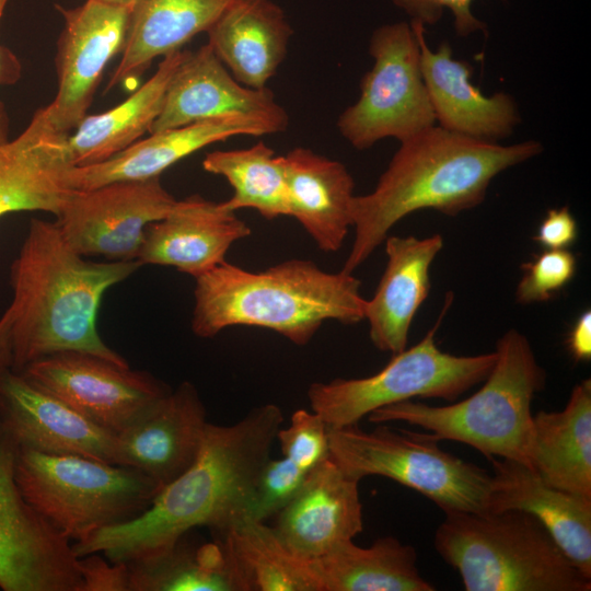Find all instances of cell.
Returning <instances> with one entry per match:
<instances>
[{
  "label": "cell",
  "mask_w": 591,
  "mask_h": 591,
  "mask_svg": "<svg viewBox=\"0 0 591 591\" xmlns=\"http://www.w3.org/2000/svg\"><path fill=\"white\" fill-rule=\"evenodd\" d=\"M523 273L515 290L520 304L546 302L557 296L575 277L576 255L564 250H546L521 265Z\"/></svg>",
  "instance_id": "obj_35"
},
{
  "label": "cell",
  "mask_w": 591,
  "mask_h": 591,
  "mask_svg": "<svg viewBox=\"0 0 591 591\" xmlns=\"http://www.w3.org/2000/svg\"><path fill=\"white\" fill-rule=\"evenodd\" d=\"M140 266L139 260H86L56 222L32 219L10 269L13 300L0 320L9 368L21 373L37 360L66 351L127 367L102 340L96 320L104 293Z\"/></svg>",
  "instance_id": "obj_2"
},
{
  "label": "cell",
  "mask_w": 591,
  "mask_h": 591,
  "mask_svg": "<svg viewBox=\"0 0 591 591\" xmlns=\"http://www.w3.org/2000/svg\"><path fill=\"white\" fill-rule=\"evenodd\" d=\"M248 235L251 229L235 212L192 195L148 225L138 260L172 266L196 278L225 262L231 245Z\"/></svg>",
  "instance_id": "obj_21"
},
{
  "label": "cell",
  "mask_w": 591,
  "mask_h": 591,
  "mask_svg": "<svg viewBox=\"0 0 591 591\" xmlns=\"http://www.w3.org/2000/svg\"><path fill=\"white\" fill-rule=\"evenodd\" d=\"M420 46V67L437 126L486 142L510 137L521 121L517 101L506 92L486 96L471 81L472 66L454 59L448 42L431 50L425 26L410 21Z\"/></svg>",
  "instance_id": "obj_17"
},
{
  "label": "cell",
  "mask_w": 591,
  "mask_h": 591,
  "mask_svg": "<svg viewBox=\"0 0 591 591\" xmlns=\"http://www.w3.org/2000/svg\"><path fill=\"white\" fill-rule=\"evenodd\" d=\"M531 465L556 488L591 498V381L576 384L564 409L533 416Z\"/></svg>",
  "instance_id": "obj_28"
},
{
  "label": "cell",
  "mask_w": 591,
  "mask_h": 591,
  "mask_svg": "<svg viewBox=\"0 0 591 591\" xmlns=\"http://www.w3.org/2000/svg\"><path fill=\"white\" fill-rule=\"evenodd\" d=\"M231 114L262 117L283 131L289 125L287 111L268 86L253 89L237 82L206 44L196 51L186 50L150 134Z\"/></svg>",
  "instance_id": "obj_16"
},
{
  "label": "cell",
  "mask_w": 591,
  "mask_h": 591,
  "mask_svg": "<svg viewBox=\"0 0 591 591\" xmlns=\"http://www.w3.org/2000/svg\"><path fill=\"white\" fill-rule=\"evenodd\" d=\"M56 55L58 88L44 112L56 130L70 135L86 116L109 60L123 50L131 8L96 0L65 9Z\"/></svg>",
  "instance_id": "obj_13"
},
{
  "label": "cell",
  "mask_w": 591,
  "mask_h": 591,
  "mask_svg": "<svg viewBox=\"0 0 591 591\" xmlns=\"http://www.w3.org/2000/svg\"><path fill=\"white\" fill-rule=\"evenodd\" d=\"M279 440L282 456L305 472L313 470L328 457V428L314 410L298 409L287 428H280Z\"/></svg>",
  "instance_id": "obj_36"
},
{
  "label": "cell",
  "mask_w": 591,
  "mask_h": 591,
  "mask_svg": "<svg viewBox=\"0 0 591 591\" xmlns=\"http://www.w3.org/2000/svg\"><path fill=\"white\" fill-rule=\"evenodd\" d=\"M384 243L387 263L367 300L364 318L374 347L394 355L406 348L414 316L429 294L430 266L443 239L438 233L424 239L391 235Z\"/></svg>",
  "instance_id": "obj_24"
},
{
  "label": "cell",
  "mask_w": 591,
  "mask_h": 591,
  "mask_svg": "<svg viewBox=\"0 0 591 591\" xmlns=\"http://www.w3.org/2000/svg\"><path fill=\"white\" fill-rule=\"evenodd\" d=\"M68 136L54 128L42 107L18 137L0 143V217L14 211L59 213L73 190L67 182L73 166Z\"/></svg>",
  "instance_id": "obj_20"
},
{
  "label": "cell",
  "mask_w": 591,
  "mask_h": 591,
  "mask_svg": "<svg viewBox=\"0 0 591 591\" xmlns=\"http://www.w3.org/2000/svg\"><path fill=\"white\" fill-rule=\"evenodd\" d=\"M20 445L0 424V588L25 591L53 556L57 531L25 500L15 479Z\"/></svg>",
  "instance_id": "obj_26"
},
{
  "label": "cell",
  "mask_w": 591,
  "mask_h": 591,
  "mask_svg": "<svg viewBox=\"0 0 591 591\" xmlns=\"http://www.w3.org/2000/svg\"><path fill=\"white\" fill-rule=\"evenodd\" d=\"M221 535L248 591H321L311 559L291 551L274 526L242 523Z\"/></svg>",
  "instance_id": "obj_33"
},
{
  "label": "cell",
  "mask_w": 591,
  "mask_h": 591,
  "mask_svg": "<svg viewBox=\"0 0 591 591\" xmlns=\"http://www.w3.org/2000/svg\"><path fill=\"white\" fill-rule=\"evenodd\" d=\"M359 479L328 455L311 470L274 526L287 546L306 559L318 558L363 530Z\"/></svg>",
  "instance_id": "obj_19"
},
{
  "label": "cell",
  "mask_w": 591,
  "mask_h": 591,
  "mask_svg": "<svg viewBox=\"0 0 591 591\" xmlns=\"http://www.w3.org/2000/svg\"><path fill=\"white\" fill-rule=\"evenodd\" d=\"M567 348L576 361L591 358V312L586 310L573 323L568 337Z\"/></svg>",
  "instance_id": "obj_41"
},
{
  "label": "cell",
  "mask_w": 591,
  "mask_h": 591,
  "mask_svg": "<svg viewBox=\"0 0 591 591\" xmlns=\"http://www.w3.org/2000/svg\"><path fill=\"white\" fill-rule=\"evenodd\" d=\"M102 3L114 5V7H123V8H132L136 0H96Z\"/></svg>",
  "instance_id": "obj_42"
},
{
  "label": "cell",
  "mask_w": 591,
  "mask_h": 591,
  "mask_svg": "<svg viewBox=\"0 0 591 591\" xmlns=\"http://www.w3.org/2000/svg\"><path fill=\"white\" fill-rule=\"evenodd\" d=\"M9 0H0V20ZM21 74V65L14 54L0 44V86L13 84ZM8 139V118L0 101V143Z\"/></svg>",
  "instance_id": "obj_40"
},
{
  "label": "cell",
  "mask_w": 591,
  "mask_h": 591,
  "mask_svg": "<svg viewBox=\"0 0 591 591\" xmlns=\"http://www.w3.org/2000/svg\"><path fill=\"white\" fill-rule=\"evenodd\" d=\"M1 332H0V367H8L9 366V358L5 350V347L3 345V340L1 339Z\"/></svg>",
  "instance_id": "obj_43"
},
{
  "label": "cell",
  "mask_w": 591,
  "mask_h": 591,
  "mask_svg": "<svg viewBox=\"0 0 591 591\" xmlns=\"http://www.w3.org/2000/svg\"><path fill=\"white\" fill-rule=\"evenodd\" d=\"M275 123L246 114H231L153 132L105 161L68 171L71 189L86 190L115 182L160 177L166 169L194 152L236 136L282 132Z\"/></svg>",
  "instance_id": "obj_18"
},
{
  "label": "cell",
  "mask_w": 591,
  "mask_h": 591,
  "mask_svg": "<svg viewBox=\"0 0 591 591\" xmlns=\"http://www.w3.org/2000/svg\"><path fill=\"white\" fill-rule=\"evenodd\" d=\"M202 167L231 185L232 196L220 202L225 210L254 209L267 220L290 216L283 158L264 141L250 148L209 152Z\"/></svg>",
  "instance_id": "obj_32"
},
{
  "label": "cell",
  "mask_w": 591,
  "mask_h": 591,
  "mask_svg": "<svg viewBox=\"0 0 591 591\" xmlns=\"http://www.w3.org/2000/svg\"><path fill=\"white\" fill-rule=\"evenodd\" d=\"M453 300L445 296L434 325L415 346L394 354L378 373L359 379L312 383L308 397L328 430L358 424L370 413L414 397L454 402L491 371L496 352L454 356L442 351L434 335Z\"/></svg>",
  "instance_id": "obj_9"
},
{
  "label": "cell",
  "mask_w": 591,
  "mask_h": 591,
  "mask_svg": "<svg viewBox=\"0 0 591 591\" xmlns=\"http://www.w3.org/2000/svg\"><path fill=\"white\" fill-rule=\"evenodd\" d=\"M308 473L285 456L269 457L254 485L240 524L264 522L277 514L300 489Z\"/></svg>",
  "instance_id": "obj_34"
},
{
  "label": "cell",
  "mask_w": 591,
  "mask_h": 591,
  "mask_svg": "<svg viewBox=\"0 0 591 591\" xmlns=\"http://www.w3.org/2000/svg\"><path fill=\"white\" fill-rule=\"evenodd\" d=\"M0 424L20 447L115 464V436L9 367H0Z\"/></svg>",
  "instance_id": "obj_15"
},
{
  "label": "cell",
  "mask_w": 591,
  "mask_h": 591,
  "mask_svg": "<svg viewBox=\"0 0 591 591\" xmlns=\"http://www.w3.org/2000/svg\"><path fill=\"white\" fill-rule=\"evenodd\" d=\"M413 546L394 536L378 538L369 547L346 541L311 559L321 591H433L416 565Z\"/></svg>",
  "instance_id": "obj_30"
},
{
  "label": "cell",
  "mask_w": 591,
  "mask_h": 591,
  "mask_svg": "<svg viewBox=\"0 0 591 591\" xmlns=\"http://www.w3.org/2000/svg\"><path fill=\"white\" fill-rule=\"evenodd\" d=\"M15 479L25 500L69 541L140 515L161 486L121 465L20 447Z\"/></svg>",
  "instance_id": "obj_7"
},
{
  "label": "cell",
  "mask_w": 591,
  "mask_h": 591,
  "mask_svg": "<svg viewBox=\"0 0 591 591\" xmlns=\"http://www.w3.org/2000/svg\"><path fill=\"white\" fill-rule=\"evenodd\" d=\"M372 68L358 100L337 119L341 137L357 150L385 138L404 141L436 125L420 67V46L407 22L375 28L369 42Z\"/></svg>",
  "instance_id": "obj_10"
},
{
  "label": "cell",
  "mask_w": 591,
  "mask_h": 591,
  "mask_svg": "<svg viewBox=\"0 0 591 591\" xmlns=\"http://www.w3.org/2000/svg\"><path fill=\"white\" fill-rule=\"evenodd\" d=\"M207 425L197 389L183 382L116 433L115 464L163 487L194 463Z\"/></svg>",
  "instance_id": "obj_14"
},
{
  "label": "cell",
  "mask_w": 591,
  "mask_h": 591,
  "mask_svg": "<svg viewBox=\"0 0 591 591\" xmlns=\"http://www.w3.org/2000/svg\"><path fill=\"white\" fill-rule=\"evenodd\" d=\"M399 143L373 190L352 199L355 237L345 273L361 266L403 218L424 209L449 217L473 209L498 174L544 149L536 140L503 146L437 125Z\"/></svg>",
  "instance_id": "obj_3"
},
{
  "label": "cell",
  "mask_w": 591,
  "mask_h": 591,
  "mask_svg": "<svg viewBox=\"0 0 591 591\" xmlns=\"http://www.w3.org/2000/svg\"><path fill=\"white\" fill-rule=\"evenodd\" d=\"M394 5L410 16L412 21L420 22L424 26L433 25L440 21L445 9L453 16L455 33L461 37L476 32L487 34V25L472 12L474 0H391Z\"/></svg>",
  "instance_id": "obj_37"
},
{
  "label": "cell",
  "mask_w": 591,
  "mask_h": 591,
  "mask_svg": "<svg viewBox=\"0 0 591 591\" xmlns=\"http://www.w3.org/2000/svg\"><path fill=\"white\" fill-rule=\"evenodd\" d=\"M578 237V223L567 206L551 208L541 221L533 237L547 250H564Z\"/></svg>",
  "instance_id": "obj_39"
},
{
  "label": "cell",
  "mask_w": 591,
  "mask_h": 591,
  "mask_svg": "<svg viewBox=\"0 0 591 591\" xmlns=\"http://www.w3.org/2000/svg\"><path fill=\"white\" fill-rule=\"evenodd\" d=\"M195 279L192 329L201 338L245 325L303 346L326 321L351 325L364 320L361 281L309 259H288L260 271L225 260Z\"/></svg>",
  "instance_id": "obj_4"
},
{
  "label": "cell",
  "mask_w": 591,
  "mask_h": 591,
  "mask_svg": "<svg viewBox=\"0 0 591 591\" xmlns=\"http://www.w3.org/2000/svg\"><path fill=\"white\" fill-rule=\"evenodd\" d=\"M186 534L170 547L129 563V591H248L222 538L195 545Z\"/></svg>",
  "instance_id": "obj_31"
},
{
  "label": "cell",
  "mask_w": 591,
  "mask_h": 591,
  "mask_svg": "<svg viewBox=\"0 0 591 591\" xmlns=\"http://www.w3.org/2000/svg\"><path fill=\"white\" fill-rule=\"evenodd\" d=\"M225 0H136L121 58L105 91L137 80L157 57H164L207 32Z\"/></svg>",
  "instance_id": "obj_27"
},
{
  "label": "cell",
  "mask_w": 591,
  "mask_h": 591,
  "mask_svg": "<svg viewBox=\"0 0 591 591\" xmlns=\"http://www.w3.org/2000/svg\"><path fill=\"white\" fill-rule=\"evenodd\" d=\"M282 420L277 405L265 404L230 426L208 422L194 463L137 518L72 543L76 556L103 553L112 563H129L170 547L194 528L222 534L236 526Z\"/></svg>",
  "instance_id": "obj_1"
},
{
  "label": "cell",
  "mask_w": 591,
  "mask_h": 591,
  "mask_svg": "<svg viewBox=\"0 0 591 591\" xmlns=\"http://www.w3.org/2000/svg\"><path fill=\"white\" fill-rule=\"evenodd\" d=\"M175 199L160 177L73 189L57 217L67 243L84 257L138 260L149 224L164 218Z\"/></svg>",
  "instance_id": "obj_11"
},
{
  "label": "cell",
  "mask_w": 591,
  "mask_h": 591,
  "mask_svg": "<svg viewBox=\"0 0 591 591\" xmlns=\"http://www.w3.org/2000/svg\"><path fill=\"white\" fill-rule=\"evenodd\" d=\"M429 433L358 424L328 430V451L348 475H379L420 493L444 511L488 512L491 474L439 448Z\"/></svg>",
  "instance_id": "obj_8"
},
{
  "label": "cell",
  "mask_w": 591,
  "mask_h": 591,
  "mask_svg": "<svg viewBox=\"0 0 591 591\" xmlns=\"http://www.w3.org/2000/svg\"><path fill=\"white\" fill-rule=\"evenodd\" d=\"M433 545L466 591H590L547 529L521 510L444 511Z\"/></svg>",
  "instance_id": "obj_6"
},
{
  "label": "cell",
  "mask_w": 591,
  "mask_h": 591,
  "mask_svg": "<svg viewBox=\"0 0 591 591\" xmlns=\"http://www.w3.org/2000/svg\"><path fill=\"white\" fill-rule=\"evenodd\" d=\"M290 216L317 247L335 253L352 227L351 202L355 182L339 161L297 147L282 155Z\"/></svg>",
  "instance_id": "obj_25"
},
{
  "label": "cell",
  "mask_w": 591,
  "mask_h": 591,
  "mask_svg": "<svg viewBox=\"0 0 591 591\" xmlns=\"http://www.w3.org/2000/svg\"><path fill=\"white\" fill-rule=\"evenodd\" d=\"M82 591H129L126 563H112L94 554L78 557Z\"/></svg>",
  "instance_id": "obj_38"
},
{
  "label": "cell",
  "mask_w": 591,
  "mask_h": 591,
  "mask_svg": "<svg viewBox=\"0 0 591 591\" xmlns=\"http://www.w3.org/2000/svg\"><path fill=\"white\" fill-rule=\"evenodd\" d=\"M21 373L114 434L171 391L148 372L78 351L45 357Z\"/></svg>",
  "instance_id": "obj_12"
},
{
  "label": "cell",
  "mask_w": 591,
  "mask_h": 591,
  "mask_svg": "<svg viewBox=\"0 0 591 591\" xmlns=\"http://www.w3.org/2000/svg\"><path fill=\"white\" fill-rule=\"evenodd\" d=\"M495 352L491 371L470 397L444 406L403 401L370 413L368 420L404 421L429 431L439 441L462 442L488 459L512 460L532 467L531 404L544 389L546 373L529 339L517 329L507 331L498 339Z\"/></svg>",
  "instance_id": "obj_5"
},
{
  "label": "cell",
  "mask_w": 591,
  "mask_h": 591,
  "mask_svg": "<svg viewBox=\"0 0 591 591\" xmlns=\"http://www.w3.org/2000/svg\"><path fill=\"white\" fill-rule=\"evenodd\" d=\"M176 50L163 57L154 74L119 105L86 115L68 136L72 164L89 165L107 160L150 132L159 116L169 81L185 56Z\"/></svg>",
  "instance_id": "obj_29"
},
{
  "label": "cell",
  "mask_w": 591,
  "mask_h": 591,
  "mask_svg": "<svg viewBox=\"0 0 591 591\" xmlns=\"http://www.w3.org/2000/svg\"><path fill=\"white\" fill-rule=\"evenodd\" d=\"M488 512L521 510L547 529L570 561L591 579V498L551 486L517 461L490 457Z\"/></svg>",
  "instance_id": "obj_22"
},
{
  "label": "cell",
  "mask_w": 591,
  "mask_h": 591,
  "mask_svg": "<svg viewBox=\"0 0 591 591\" xmlns=\"http://www.w3.org/2000/svg\"><path fill=\"white\" fill-rule=\"evenodd\" d=\"M206 33L237 82L264 89L286 59L293 30L273 0H225Z\"/></svg>",
  "instance_id": "obj_23"
}]
</instances>
